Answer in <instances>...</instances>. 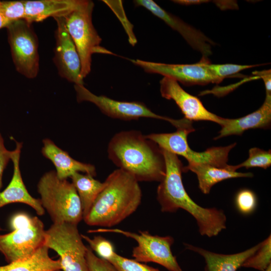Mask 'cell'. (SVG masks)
Returning a JSON list of instances; mask_svg holds the SVG:
<instances>
[{
	"instance_id": "obj_32",
	"label": "cell",
	"mask_w": 271,
	"mask_h": 271,
	"mask_svg": "<svg viewBox=\"0 0 271 271\" xmlns=\"http://www.w3.org/2000/svg\"><path fill=\"white\" fill-rule=\"evenodd\" d=\"M174 3L179 4L182 5H197L200 4L204 3H206V1H202V0H177V1H173Z\"/></svg>"
},
{
	"instance_id": "obj_20",
	"label": "cell",
	"mask_w": 271,
	"mask_h": 271,
	"mask_svg": "<svg viewBox=\"0 0 271 271\" xmlns=\"http://www.w3.org/2000/svg\"><path fill=\"white\" fill-rule=\"evenodd\" d=\"M49 248L44 245L31 256L0 266V271H53L61 269L60 259L49 255Z\"/></svg>"
},
{
	"instance_id": "obj_7",
	"label": "cell",
	"mask_w": 271,
	"mask_h": 271,
	"mask_svg": "<svg viewBox=\"0 0 271 271\" xmlns=\"http://www.w3.org/2000/svg\"><path fill=\"white\" fill-rule=\"evenodd\" d=\"M44 245L60 256L63 271H89L86 259L87 246L82 241L77 225L53 223L45 230Z\"/></svg>"
},
{
	"instance_id": "obj_36",
	"label": "cell",
	"mask_w": 271,
	"mask_h": 271,
	"mask_svg": "<svg viewBox=\"0 0 271 271\" xmlns=\"http://www.w3.org/2000/svg\"><path fill=\"white\" fill-rule=\"evenodd\" d=\"M53 271H63V270H61V269H57V270H53Z\"/></svg>"
},
{
	"instance_id": "obj_12",
	"label": "cell",
	"mask_w": 271,
	"mask_h": 271,
	"mask_svg": "<svg viewBox=\"0 0 271 271\" xmlns=\"http://www.w3.org/2000/svg\"><path fill=\"white\" fill-rule=\"evenodd\" d=\"M56 22V46L53 58L59 75L74 84L83 85L81 64L76 47L66 28L64 17L54 18Z\"/></svg>"
},
{
	"instance_id": "obj_4",
	"label": "cell",
	"mask_w": 271,
	"mask_h": 271,
	"mask_svg": "<svg viewBox=\"0 0 271 271\" xmlns=\"http://www.w3.org/2000/svg\"><path fill=\"white\" fill-rule=\"evenodd\" d=\"M40 201L53 223L78 225L83 219L81 201L72 183L59 179L56 172L46 173L38 184Z\"/></svg>"
},
{
	"instance_id": "obj_34",
	"label": "cell",
	"mask_w": 271,
	"mask_h": 271,
	"mask_svg": "<svg viewBox=\"0 0 271 271\" xmlns=\"http://www.w3.org/2000/svg\"><path fill=\"white\" fill-rule=\"evenodd\" d=\"M264 271H271V264H270Z\"/></svg>"
},
{
	"instance_id": "obj_24",
	"label": "cell",
	"mask_w": 271,
	"mask_h": 271,
	"mask_svg": "<svg viewBox=\"0 0 271 271\" xmlns=\"http://www.w3.org/2000/svg\"><path fill=\"white\" fill-rule=\"evenodd\" d=\"M259 65H238L234 64H214L210 61L207 67L216 78L217 83H220L225 78L232 75L244 69L260 66Z\"/></svg>"
},
{
	"instance_id": "obj_10",
	"label": "cell",
	"mask_w": 271,
	"mask_h": 271,
	"mask_svg": "<svg viewBox=\"0 0 271 271\" xmlns=\"http://www.w3.org/2000/svg\"><path fill=\"white\" fill-rule=\"evenodd\" d=\"M74 89L78 102L88 101L93 103L102 113L113 118L130 120L141 117L152 118L169 121L175 127L179 123V119L155 113L143 102L117 101L104 95H96L83 85L74 84Z\"/></svg>"
},
{
	"instance_id": "obj_31",
	"label": "cell",
	"mask_w": 271,
	"mask_h": 271,
	"mask_svg": "<svg viewBox=\"0 0 271 271\" xmlns=\"http://www.w3.org/2000/svg\"><path fill=\"white\" fill-rule=\"evenodd\" d=\"M257 78H261L264 82L266 95H271V70H265L252 72Z\"/></svg>"
},
{
	"instance_id": "obj_18",
	"label": "cell",
	"mask_w": 271,
	"mask_h": 271,
	"mask_svg": "<svg viewBox=\"0 0 271 271\" xmlns=\"http://www.w3.org/2000/svg\"><path fill=\"white\" fill-rule=\"evenodd\" d=\"M81 0L24 1L25 19L29 23L40 22L50 17H65L75 10Z\"/></svg>"
},
{
	"instance_id": "obj_2",
	"label": "cell",
	"mask_w": 271,
	"mask_h": 271,
	"mask_svg": "<svg viewBox=\"0 0 271 271\" xmlns=\"http://www.w3.org/2000/svg\"><path fill=\"white\" fill-rule=\"evenodd\" d=\"M112 163L132 176L138 182H161L166 173L163 151L140 131L116 133L107 147Z\"/></svg>"
},
{
	"instance_id": "obj_21",
	"label": "cell",
	"mask_w": 271,
	"mask_h": 271,
	"mask_svg": "<svg viewBox=\"0 0 271 271\" xmlns=\"http://www.w3.org/2000/svg\"><path fill=\"white\" fill-rule=\"evenodd\" d=\"M70 178L81 201L83 219L89 212L98 195L105 188L106 183L95 179L90 175H83L79 172L75 173Z\"/></svg>"
},
{
	"instance_id": "obj_35",
	"label": "cell",
	"mask_w": 271,
	"mask_h": 271,
	"mask_svg": "<svg viewBox=\"0 0 271 271\" xmlns=\"http://www.w3.org/2000/svg\"><path fill=\"white\" fill-rule=\"evenodd\" d=\"M3 142H4V141H3V138H2V135H1V133H0V145H1Z\"/></svg>"
},
{
	"instance_id": "obj_33",
	"label": "cell",
	"mask_w": 271,
	"mask_h": 271,
	"mask_svg": "<svg viewBox=\"0 0 271 271\" xmlns=\"http://www.w3.org/2000/svg\"><path fill=\"white\" fill-rule=\"evenodd\" d=\"M11 23L6 18L0 14V29L7 28Z\"/></svg>"
},
{
	"instance_id": "obj_5",
	"label": "cell",
	"mask_w": 271,
	"mask_h": 271,
	"mask_svg": "<svg viewBox=\"0 0 271 271\" xmlns=\"http://www.w3.org/2000/svg\"><path fill=\"white\" fill-rule=\"evenodd\" d=\"M94 6L91 1L81 0L78 7L64 17L68 32L80 57L83 79L91 71L93 54H114L100 46L101 38L92 21Z\"/></svg>"
},
{
	"instance_id": "obj_26",
	"label": "cell",
	"mask_w": 271,
	"mask_h": 271,
	"mask_svg": "<svg viewBox=\"0 0 271 271\" xmlns=\"http://www.w3.org/2000/svg\"><path fill=\"white\" fill-rule=\"evenodd\" d=\"M108 261L118 271H160L157 268L118 255L116 252Z\"/></svg>"
},
{
	"instance_id": "obj_16",
	"label": "cell",
	"mask_w": 271,
	"mask_h": 271,
	"mask_svg": "<svg viewBox=\"0 0 271 271\" xmlns=\"http://www.w3.org/2000/svg\"><path fill=\"white\" fill-rule=\"evenodd\" d=\"M271 124V95H266L264 102L256 110L237 118H224L218 140L231 135L241 136L246 130L254 128H268Z\"/></svg>"
},
{
	"instance_id": "obj_27",
	"label": "cell",
	"mask_w": 271,
	"mask_h": 271,
	"mask_svg": "<svg viewBox=\"0 0 271 271\" xmlns=\"http://www.w3.org/2000/svg\"><path fill=\"white\" fill-rule=\"evenodd\" d=\"M0 14L11 23L25 19L24 1H0Z\"/></svg>"
},
{
	"instance_id": "obj_37",
	"label": "cell",
	"mask_w": 271,
	"mask_h": 271,
	"mask_svg": "<svg viewBox=\"0 0 271 271\" xmlns=\"http://www.w3.org/2000/svg\"><path fill=\"white\" fill-rule=\"evenodd\" d=\"M2 230V229L1 228V227H0V231Z\"/></svg>"
},
{
	"instance_id": "obj_17",
	"label": "cell",
	"mask_w": 271,
	"mask_h": 271,
	"mask_svg": "<svg viewBox=\"0 0 271 271\" xmlns=\"http://www.w3.org/2000/svg\"><path fill=\"white\" fill-rule=\"evenodd\" d=\"M43 143L42 153L53 163L56 168V175L59 179H67L76 172H83L93 177L96 176V169L93 165L73 159L49 139L44 140Z\"/></svg>"
},
{
	"instance_id": "obj_28",
	"label": "cell",
	"mask_w": 271,
	"mask_h": 271,
	"mask_svg": "<svg viewBox=\"0 0 271 271\" xmlns=\"http://www.w3.org/2000/svg\"><path fill=\"white\" fill-rule=\"evenodd\" d=\"M235 203L238 210L247 214L252 212L256 205V197L253 192L249 189L239 191L235 197Z\"/></svg>"
},
{
	"instance_id": "obj_3",
	"label": "cell",
	"mask_w": 271,
	"mask_h": 271,
	"mask_svg": "<svg viewBox=\"0 0 271 271\" xmlns=\"http://www.w3.org/2000/svg\"><path fill=\"white\" fill-rule=\"evenodd\" d=\"M105 182V188L83 219L88 225L107 228L115 226L133 213L141 203L139 182L129 173L116 169Z\"/></svg>"
},
{
	"instance_id": "obj_23",
	"label": "cell",
	"mask_w": 271,
	"mask_h": 271,
	"mask_svg": "<svg viewBox=\"0 0 271 271\" xmlns=\"http://www.w3.org/2000/svg\"><path fill=\"white\" fill-rule=\"evenodd\" d=\"M248 158L243 162L235 165L237 170L240 168H261L266 169L271 165L270 150L265 151L258 148H252L248 152Z\"/></svg>"
},
{
	"instance_id": "obj_14",
	"label": "cell",
	"mask_w": 271,
	"mask_h": 271,
	"mask_svg": "<svg viewBox=\"0 0 271 271\" xmlns=\"http://www.w3.org/2000/svg\"><path fill=\"white\" fill-rule=\"evenodd\" d=\"M134 3L136 6L145 8L178 32L193 49L202 54L201 58L208 59L212 54L211 46L215 44L200 31L167 12L152 0H136Z\"/></svg>"
},
{
	"instance_id": "obj_19",
	"label": "cell",
	"mask_w": 271,
	"mask_h": 271,
	"mask_svg": "<svg viewBox=\"0 0 271 271\" xmlns=\"http://www.w3.org/2000/svg\"><path fill=\"white\" fill-rule=\"evenodd\" d=\"M191 171L197 177L199 188L201 192L207 194L212 187L223 180L235 178H251V173H241L237 171L235 166L228 165L220 167L209 164L188 163L184 167V172Z\"/></svg>"
},
{
	"instance_id": "obj_11",
	"label": "cell",
	"mask_w": 271,
	"mask_h": 271,
	"mask_svg": "<svg viewBox=\"0 0 271 271\" xmlns=\"http://www.w3.org/2000/svg\"><path fill=\"white\" fill-rule=\"evenodd\" d=\"M130 61L147 73L162 75L185 86L218 83L207 67L209 59L201 58L198 62L191 64H166L138 59Z\"/></svg>"
},
{
	"instance_id": "obj_6",
	"label": "cell",
	"mask_w": 271,
	"mask_h": 271,
	"mask_svg": "<svg viewBox=\"0 0 271 271\" xmlns=\"http://www.w3.org/2000/svg\"><path fill=\"white\" fill-rule=\"evenodd\" d=\"M10 224L13 230L0 234V252L8 263L28 258L44 245L45 230L38 217L19 213Z\"/></svg>"
},
{
	"instance_id": "obj_13",
	"label": "cell",
	"mask_w": 271,
	"mask_h": 271,
	"mask_svg": "<svg viewBox=\"0 0 271 271\" xmlns=\"http://www.w3.org/2000/svg\"><path fill=\"white\" fill-rule=\"evenodd\" d=\"M160 90L163 97L175 102L187 119L222 124L224 118L207 110L198 98L187 92L174 79L164 77L160 81Z\"/></svg>"
},
{
	"instance_id": "obj_15",
	"label": "cell",
	"mask_w": 271,
	"mask_h": 271,
	"mask_svg": "<svg viewBox=\"0 0 271 271\" xmlns=\"http://www.w3.org/2000/svg\"><path fill=\"white\" fill-rule=\"evenodd\" d=\"M22 145L16 142V147L12 151L11 160L14 165L12 180L7 187L0 192V208L10 203L19 202L32 207L38 215H43L45 209L40 199L33 197L23 182L20 169V158Z\"/></svg>"
},
{
	"instance_id": "obj_22",
	"label": "cell",
	"mask_w": 271,
	"mask_h": 271,
	"mask_svg": "<svg viewBox=\"0 0 271 271\" xmlns=\"http://www.w3.org/2000/svg\"><path fill=\"white\" fill-rule=\"evenodd\" d=\"M271 262V237L260 242V246L255 252L247 258L241 266L250 267L264 271L270 264Z\"/></svg>"
},
{
	"instance_id": "obj_30",
	"label": "cell",
	"mask_w": 271,
	"mask_h": 271,
	"mask_svg": "<svg viewBox=\"0 0 271 271\" xmlns=\"http://www.w3.org/2000/svg\"><path fill=\"white\" fill-rule=\"evenodd\" d=\"M12 151L8 150L4 142L0 145V192L2 186V177L4 171L10 160L11 159Z\"/></svg>"
},
{
	"instance_id": "obj_29",
	"label": "cell",
	"mask_w": 271,
	"mask_h": 271,
	"mask_svg": "<svg viewBox=\"0 0 271 271\" xmlns=\"http://www.w3.org/2000/svg\"><path fill=\"white\" fill-rule=\"evenodd\" d=\"M86 259L89 271H118L109 261L96 256L89 246Z\"/></svg>"
},
{
	"instance_id": "obj_9",
	"label": "cell",
	"mask_w": 271,
	"mask_h": 271,
	"mask_svg": "<svg viewBox=\"0 0 271 271\" xmlns=\"http://www.w3.org/2000/svg\"><path fill=\"white\" fill-rule=\"evenodd\" d=\"M90 232L116 233L132 238L138 243L132 250L134 260L140 262L157 263L169 271H182L171 251L174 239L171 236L153 235L147 231L135 233L117 228H100Z\"/></svg>"
},
{
	"instance_id": "obj_8",
	"label": "cell",
	"mask_w": 271,
	"mask_h": 271,
	"mask_svg": "<svg viewBox=\"0 0 271 271\" xmlns=\"http://www.w3.org/2000/svg\"><path fill=\"white\" fill-rule=\"evenodd\" d=\"M6 28L17 71L27 78H35L39 70V56L38 38L32 24L20 20L10 23Z\"/></svg>"
},
{
	"instance_id": "obj_25",
	"label": "cell",
	"mask_w": 271,
	"mask_h": 271,
	"mask_svg": "<svg viewBox=\"0 0 271 271\" xmlns=\"http://www.w3.org/2000/svg\"><path fill=\"white\" fill-rule=\"evenodd\" d=\"M88 244L89 247L95 251L99 257L108 260L115 253L112 243L101 236H95L93 238L81 234Z\"/></svg>"
},
{
	"instance_id": "obj_1",
	"label": "cell",
	"mask_w": 271,
	"mask_h": 271,
	"mask_svg": "<svg viewBox=\"0 0 271 271\" xmlns=\"http://www.w3.org/2000/svg\"><path fill=\"white\" fill-rule=\"evenodd\" d=\"M166 173L157 191V199L163 212L174 213L182 209L196 220L199 233L211 237L226 228V216L222 210L204 208L191 198L184 186L182 173L184 166L178 156L162 149Z\"/></svg>"
}]
</instances>
